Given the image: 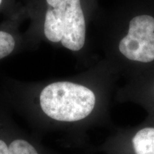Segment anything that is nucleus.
I'll return each mask as SVG.
<instances>
[{
	"mask_svg": "<svg viewBox=\"0 0 154 154\" xmlns=\"http://www.w3.org/2000/svg\"><path fill=\"white\" fill-rule=\"evenodd\" d=\"M42 111L50 118L72 122L86 118L95 106L94 92L86 86L68 82H55L40 94Z\"/></svg>",
	"mask_w": 154,
	"mask_h": 154,
	"instance_id": "nucleus-1",
	"label": "nucleus"
},
{
	"mask_svg": "<svg viewBox=\"0 0 154 154\" xmlns=\"http://www.w3.org/2000/svg\"><path fill=\"white\" fill-rule=\"evenodd\" d=\"M119 51L131 61L149 63L154 60V18L149 15L135 17L128 34L119 43Z\"/></svg>",
	"mask_w": 154,
	"mask_h": 154,
	"instance_id": "nucleus-2",
	"label": "nucleus"
},
{
	"mask_svg": "<svg viewBox=\"0 0 154 154\" xmlns=\"http://www.w3.org/2000/svg\"><path fill=\"white\" fill-rule=\"evenodd\" d=\"M86 24L80 0H67L61 44L66 49L79 51L85 43Z\"/></svg>",
	"mask_w": 154,
	"mask_h": 154,
	"instance_id": "nucleus-3",
	"label": "nucleus"
},
{
	"mask_svg": "<svg viewBox=\"0 0 154 154\" xmlns=\"http://www.w3.org/2000/svg\"><path fill=\"white\" fill-rule=\"evenodd\" d=\"M49 8L46 13L44 32L49 41L59 42L63 36L67 0H47Z\"/></svg>",
	"mask_w": 154,
	"mask_h": 154,
	"instance_id": "nucleus-4",
	"label": "nucleus"
},
{
	"mask_svg": "<svg viewBox=\"0 0 154 154\" xmlns=\"http://www.w3.org/2000/svg\"><path fill=\"white\" fill-rule=\"evenodd\" d=\"M136 154H154V127H146L138 131L132 139Z\"/></svg>",
	"mask_w": 154,
	"mask_h": 154,
	"instance_id": "nucleus-5",
	"label": "nucleus"
},
{
	"mask_svg": "<svg viewBox=\"0 0 154 154\" xmlns=\"http://www.w3.org/2000/svg\"><path fill=\"white\" fill-rule=\"evenodd\" d=\"M15 47V41L11 34L0 31V59L10 54Z\"/></svg>",
	"mask_w": 154,
	"mask_h": 154,
	"instance_id": "nucleus-6",
	"label": "nucleus"
},
{
	"mask_svg": "<svg viewBox=\"0 0 154 154\" xmlns=\"http://www.w3.org/2000/svg\"><path fill=\"white\" fill-rule=\"evenodd\" d=\"M9 154H38L29 143L22 139L13 140L9 146Z\"/></svg>",
	"mask_w": 154,
	"mask_h": 154,
	"instance_id": "nucleus-7",
	"label": "nucleus"
},
{
	"mask_svg": "<svg viewBox=\"0 0 154 154\" xmlns=\"http://www.w3.org/2000/svg\"><path fill=\"white\" fill-rule=\"evenodd\" d=\"M0 154H9V146L1 138H0Z\"/></svg>",
	"mask_w": 154,
	"mask_h": 154,
	"instance_id": "nucleus-8",
	"label": "nucleus"
},
{
	"mask_svg": "<svg viewBox=\"0 0 154 154\" xmlns=\"http://www.w3.org/2000/svg\"><path fill=\"white\" fill-rule=\"evenodd\" d=\"M2 0H0V5H2Z\"/></svg>",
	"mask_w": 154,
	"mask_h": 154,
	"instance_id": "nucleus-9",
	"label": "nucleus"
}]
</instances>
